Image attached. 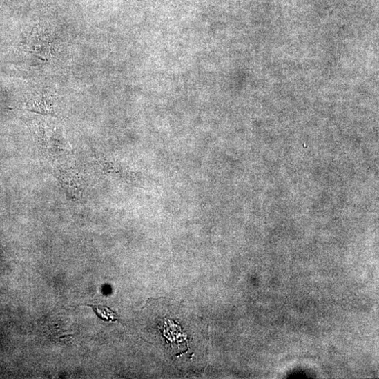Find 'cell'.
Returning a JSON list of instances; mask_svg holds the SVG:
<instances>
[{
  "label": "cell",
  "instance_id": "1",
  "mask_svg": "<svg viewBox=\"0 0 379 379\" xmlns=\"http://www.w3.org/2000/svg\"><path fill=\"white\" fill-rule=\"evenodd\" d=\"M36 138L39 150L50 158L57 159L69 155L71 153L68 142L59 133L57 135H50L45 129H37Z\"/></svg>",
  "mask_w": 379,
  "mask_h": 379
},
{
  "label": "cell",
  "instance_id": "2",
  "mask_svg": "<svg viewBox=\"0 0 379 379\" xmlns=\"http://www.w3.org/2000/svg\"><path fill=\"white\" fill-rule=\"evenodd\" d=\"M57 177L66 191V193L72 199H77L83 193V180L75 171L59 168Z\"/></svg>",
  "mask_w": 379,
  "mask_h": 379
},
{
  "label": "cell",
  "instance_id": "3",
  "mask_svg": "<svg viewBox=\"0 0 379 379\" xmlns=\"http://www.w3.org/2000/svg\"><path fill=\"white\" fill-rule=\"evenodd\" d=\"M82 307H89L93 309L96 315L100 319L106 322L119 321L118 316L109 308L102 305H82Z\"/></svg>",
  "mask_w": 379,
  "mask_h": 379
}]
</instances>
